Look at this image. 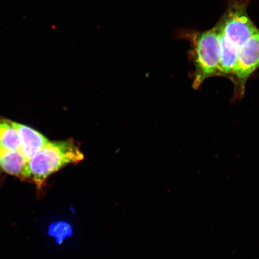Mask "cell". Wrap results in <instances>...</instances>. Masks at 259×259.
Returning a JSON list of instances; mask_svg holds the SVG:
<instances>
[{
  "instance_id": "6da1fadb",
  "label": "cell",
  "mask_w": 259,
  "mask_h": 259,
  "mask_svg": "<svg viewBox=\"0 0 259 259\" xmlns=\"http://www.w3.org/2000/svg\"><path fill=\"white\" fill-rule=\"evenodd\" d=\"M249 0H231L215 25L219 32L222 77L234 79L239 48L258 30L249 16Z\"/></svg>"
},
{
  "instance_id": "7a4b0ae2",
  "label": "cell",
  "mask_w": 259,
  "mask_h": 259,
  "mask_svg": "<svg viewBox=\"0 0 259 259\" xmlns=\"http://www.w3.org/2000/svg\"><path fill=\"white\" fill-rule=\"evenodd\" d=\"M179 38L190 41L189 58L195 70L193 74V87L197 90L210 77L222 76L220 69L221 47L218 29L215 26L208 30L198 31L181 30Z\"/></svg>"
},
{
  "instance_id": "3957f363",
  "label": "cell",
  "mask_w": 259,
  "mask_h": 259,
  "mask_svg": "<svg viewBox=\"0 0 259 259\" xmlns=\"http://www.w3.org/2000/svg\"><path fill=\"white\" fill-rule=\"evenodd\" d=\"M83 157L72 140L50 142L29 160L28 179L41 188L52 174L68 164L78 163Z\"/></svg>"
},
{
  "instance_id": "277c9868",
  "label": "cell",
  "mask_w": 259,
  "mask_h": 259,
  "mask_svg": "<svg viewBox=\"0 0 259 259\" xmlns=\"http://www.w3.org/2000/svg\"><path fill=\"white\" fill-rule=\"evenodd\" d=\"M259 69V29L239 48L236 61L233 99L235 101L244 96L246 83Z\"/></svg>"
},
{
  "instance_id": "5b68a950",
  "label": "cell",
  "mask_w": 259,
  "mask_h": 259,
  "mask_svg": "<svg viewBox=\"0 0 259 259\" xmlns=\"http://www.w3.org/2000/svg\"><path fill=\"white\" fill-rule=\"evenodd\" d=\"M17 131L20 139V152L28 161L38 151L47 146L50 141L40 133L28 126L12 121Z\"/></svg>"
},
{
  "instance_id": "8992f818",
  "label": "cell",
  "mask_w": 259,
  "mask_h": 259,
  "mask_svg": "<svg viewBox=\"0 0 259 259\" xmlns=\"http://www.w3.org/2000/svg\"><path fill=\"white\" fill-rule=\"evenodd\" d=\"M28 162L20 151L6 150L0 146V168L6 173L28 179Z\"/></svg>"
},
{
  "instance_id": "52a82bcc",
  "label": "cell",
  "mask_w": 259,
  "mask_h": 259,
  "mask_svg": "<svg viewBox=\"0 0 259 259\" xmlns=\"http://www.w3.org/2000/svg\"><path fill=\"white\" fill-rule=\"evenodd\" d=\"M0 146L6 150L20 151L18 133L9 119H0Z\"/></svg>"
}]
</instances>
